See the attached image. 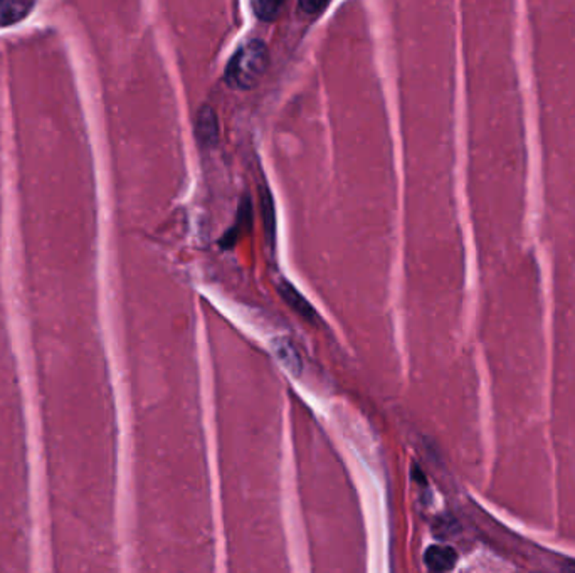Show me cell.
Masks as SVG:
<instances>
[{
	"mask_svg": "<svg viewBox=\"0 0 575 573\" xmlns=\"http://www.w3.org/2000/svg\"><path fill=\"white\" fill-rule=\"evenodd\" d=\"M268 64L270 53L266 44L259 39L247 41L243 46L237 47V51L229 59L224 72V81L237 91L253 90L264 76Z\"/></svg>",
	"mask_w": 575,
	"mask_h": 573,
	"instance_id": "6da1fadb",
	"label": "cell"
},
{
	"mask_svg": "<svg viewBox=\"0 0 575 573\" xmlns=\"http://www.w3.org/2000/svg\"><path fill=\"white\" fill-rule=\"evenodd\" d=\"M194 131H196V138L202 147L211 148L216 147L219 141V121L217 115L212 110L211 106H202L197 115H196V123H194Z\"/></svg>",
	"mask_w": 575,
	"mask_h": 573,
	"instance_id": "7a4b0ae2",
	"label": "cell"
},
{
	"mask_svg": "<svg viewBox=\"0 0 575 573\" xmlns=\"http://www.w3.org/2000/svg\"><path fill=\"white\" fill-rule=\"evenodd\" d=\"M278 292H280L283 301L288 304L296 315L302 316L305 321H310V323L317 321L318 313L315 311V308L310 304V301L302 292L294 288L292 282H278Z\"/></svg>",
	"mask_w": 575,
	"mask_h": 573,
	"instance_id": "3957f363",
	"label": "cell"
},
{
	"mask_svg": "<svg viewBox=\"0 0 575 573\" xmlns=\"http://www.w3.org/2000/svg\"><path fill=\"white\" fill-rule=\"evenodd\" d=\"M271 350L276 355L278 362L282 363L283 367L290 374L293 375V377L302 375V372H303V362H302V357H300V353L296 350L292 339H288L286 337L273 339Z\"/></svg>",
	"mask_w": 575,
	"mask_h": 573,
	"instance_id": "277c9868",
	"label": "cell"
},
{
	"mask_svg": "<svg viewBox=\"0 0 575 573\" xmlns=\"http://www.w3.org/2000/svg\"><path fill=\"white\" fill-rule=\"evenodd\" d=\"M424 563L431 572H449L458 563V553L453 547L433 545L424 551Z\"/></svg>",
	"mask_w": 575,
	"mask_h": 573,
	"instance_id": "5b68a950",
	"label": "cell"
},
{
	"mask_svg": "<svg viewBox=\"0 0 575 573\" xmlns=\"http://www.w3.org/2000/svg\"><path fill=\"white\" fill-rule=\"evenodd\" d=\"M259 202H261V215H263V229L266 241L271 247L276 244V212H274V200L271 196L270 188L263 187L259 190Z\"/></svg>",
	"mask_w": 575,
	"mask_h": 573,
	"instance_id": "8992f818",
	"label": "cell"
},
{
	"mask_svg": "<svg viewBox=\"0 0 575 573\" xmlns=\"http://www.w3.org/2000/svg\"><path fill=\"white\" fill-rule=\"evenodd\" d=\"M31 0H0V25H11L23 21L31 12Z\"/></svg>",
	"mask_w": 575,
	"mask_h": 573,
	"instance_id": "52a82bcc",
	"label": "cell"
},
{
	"mask_svg": "<svg viewBox=\"0 0 575 573\" xmlns=\"http://www.w3.org/2000/svg\"><path fill=\"white\" fill-rule=\"evenodd\" d=\"M251 223H253V207H251L249 196H244V199L241 200L239 211H237V221H235V225H233V227H231L225 234H224L223 246H235V243L237 241V237H239L241 229H247V227L251 225Z\"/></svg>",
	"mask_w": 575,
	"mask_h": 573,
	"instance_id": "ba28073f",
	"label": "cell"
},
{
	"mask_svg": "<svg viewBox=\"0 0 575 573\" xmlns=\"http://www.w3.org/2000/svg\"><path fill=\"white\" fill-rule=\"evenodd\" d=\"M284 0H251V7L261 21H273L282 11Z\"/></svg>",
	"mask_w": 575,
	"mask_h": 573,
	"instance_id": "9c48e42d",
	"label": "cell"
},
{
	"mask_svg": "<svg viewBox=\"0 0 575 573\" xmlns=\"http://www.w3.org/2000/svg\"><path fill=\"white\" fill-rule=\"evenodd\" d=\"M330 0H298L300 11L308 15H318L320 12L325 11Z\"/></svg>",
	"mask_w": 575,
	"mask_h": 573,
	"instance_id": "30bf717a",
	"label": "cell"
}]
</instances>
